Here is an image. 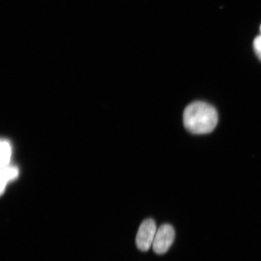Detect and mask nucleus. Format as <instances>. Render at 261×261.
I'll list each match as a JSON object with an SVG mask.
<instances>
[{
    "instance_id": "obj_1",
    "label": "nucleus",
    "mask_w": 261,
    "mask_h": 261,
    "mask_svg": "<svg viewBox=\"0 0 261 261\" xmlns=\"http://www.w3.org/2000/svg\"><path fill=\"white\" fill-rule=\"evenodd\" d=\"M184 122L189 132L195 135H204L212 132L216 127L218 114L210 104L193 102L186 108Z\"/></svg>"
},
{
    "instance_id": "obj_2",
    "label": "nucleus",
    "mask_w": 261,
    "mask_h": 261,
    "mask_svg": "<svg viewBox=\"0 0 261 261\" xmlns=\"http://www.w3.org/2000/svg\"><path fill=\"white\" fill-rule=\"evenodd\" d=\"M155 222L152 218H148L140 225L136 236V245L142 252H147L154 243L156 233Z\"/></svg>"
},
{
    "instance_id": "obj_3",
    "label": "nucleus",
    "mask_w": 261,
    "mask_h": 261,
    "mask_svg": "<svg viewBox=\"0 0 261 261\" xmlns=\"http://www.w3.org/2000/svg\"><path fill=\"white\" fill-rule=\"evenodd\" d=\"M175 230L171 225L164 224L160 227L152 244L153 250L158 254H165L168 252L175 240Z\"/></svg>"
},
{
    "instance_id": "obj_4",
    "label": "nucleus",
    "mask_w": 261,
    "mask_h": 261,
    "mask_svg": "<svg viewBox=\"0 0 261 261\" xmlns=\"http://www.w3.org/2000/svg\"><path fill=\"white\" fill-rule=\"evenodd\" d=\"M18 175L17 169L15 168L6 167L2 169L1 176V194H3L6 184L11 179L15 178Z\"/></svg>"
},
{
    "instance_id": "obj_5",
    "label": "nucleus",
    "mask_w": 261,
    "mask_h": 261,
    "mask_svg": "<svg viewBox=\"0 0 261 261\" xmlns=\"http://www.w3.org/2000/svg\"><path fill=\"white\" fill-rule=\"evenodd\" d=\"M1 166L2 168H4L7 166L11 155V147L5 140H2L1 143Z\"/></svg>"
},
{
    "instance_id": "obj_6",
    "label": "nucleus",
    "mask_w": 261,
    "mask_h": 261,
    "mask_svg": "<svg viewBox=\"0 0 261 261\" xmlns=\"http://www.w3.org/2000/svg\"><path fill=\"white\" fill-rule=\"evenodd\" d=\"M253 48L257 57L261 60V35L254 39L253 41Z\"/></svg>"
},
{
    "instance_id": "obj_7",
    "label": "nucleus",
    "mask_w": 261,
    "mask_h": 261,
    "mask_svg": "<svg viewBox=\"0 0 261 261\" xmlns=\"http://www.w3.org/2000/svg\"><path fill=\"white\" fill-rule=\"evenodd\" d=\"M260 31H261V26H260Z\"/></svg>"
}]
</instances>
